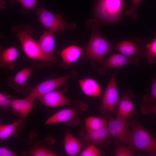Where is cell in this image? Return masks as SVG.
I'll return each mask as SVG.
<instances>
[{"instance_id": "obj_1", "label": "cell", "mask_w": 156, "mask_h": 156, "mask_svg": "<svg viewBox=\"0 0 156 156\" xmlns=\"http://www.w3.org/2000/svg\"><path fill=\"white\" fill-rule=\"evenodd\" d=\"M134 116L129 118L132 130L128 146L133 150L144 151L151 156H156V138L142 126Z\"/></svg>"}, {"instance_id": "obj_2", "label": "cell", "mask_w": 156, "mask_h": 156, "mask_svg": "<svg viewBox=\"0 0 156 156\" xmlns=\"http://www.w3.org/2000/svg\"><path fill=\"white\" fill-rule=\"evenodd\" d=\"M87 27L91 29L92 34L90 40L86 48L88 57L92 60L100 61L105 55L111 51V44L100 34L99 30V24L95 19L88 21Z\"/></svg>"}, {"instance_id": "obj_3", "label": "cell", "mask_w": 156, "mask_h": 156, "mask_svg": "<svg viewBox=\"0 0 156 156\" xmlns=\"http://www.w3.org/2000/svg\"><path fill=\"white\" fill-rule=\"evenodd\" d=\"M12 31L16 34L22 50L28 58L46 63L53 64L43 54L38 42L32 37L34 31L31 27L19 26L13 27Z\"/></svg>"}, {"instance_id": "obj_4", "label": "cell", "mask_w": 156, "mask_h": 156, "mask_svg": "<svg viewBox=\"0 0 156 156\" xmlns=\"http://www.w3.org/2000/svg\"><path fill=\"white\" fill-rule=\"evenodd\" d=\"M37 14L38 21L42 26L54 32L63 33L66 29H73L76 26L75 24L66 22L60 14H53L42 7L38 10Z\"/></svg>"}, {"instance_id": "obj_5", "label": "cell", "mask_w": 156, "mask_h": 156, "mask_svg": "<svg viewBox=\"0 0 156 156\" xmlns=\"http://www.w3.org/2000/svg\"><path fill=\"white\" fill-rule=\"evenodd\" d=\"M107 120L109 137L116 140L124 145L128 144L131 132L129 130L130 124L127 119L116 116L110 117Z\"/></svg>"}, {"instance_id": "obj_6", "label": "cell", "mask_w": 156, "mask_h": 156, "mask_svg": "<svg viewBox=\"0 0 156 156\" xmlns=\"http://www.w3.org/2000/svg\"><path fill=\"white\" fill-rule=\"evenodd\" d=\"M36 134L34 132L29 135V143L31 147L29 151L25 155L31 156H57L51 147L55 142L51 137L48 136L43 141L37 140Z\"/></svg>"}, {"instance_id": "obj_7", "label": "cell", "mask_w": 156, "mask_h": 156, "mask_svg": "<svg viewBox=\"0 0 156 156\" xmlns=\"http://www.w3.org/2000/svg\"><path fill=\"white\" fill-rule=\"evenodd\" d=\"M116 79V74L113 73L106 87L102 100L101 107L102 113L113 112L117 110L119 101Z\"/></svg>"}, {"instance_id": "obj_8", "label": "cell", "mask_w": 156, "mask_h": 156, "mask_svg": "<svg viewBox=\"0 0 156 156\" xmlns=\"http://www.w3.org/2000/svg\"><path fill=\"white\" fill-rule=\"evenodd\" d=\"M36 67V64H33L21 69L14 75L9 78L7 81L8 85L15 92H21L27 94V95L33 88L28 86L27 81Z\"/></svg>"}, {"instance_id": "obj_9", "label": "cell", "mask_w": 156, "mask_h": 156, "mask_svg": "<svg viewBox=\"0 0 156 156\" xmlns=\"http://www.w3.org/2000/svg\"><path fill=\"white\" fill-rule=\"evenodd\" d=\"M123 7L122 0H100L96 10L102 18L114 21L119 18Z\"/></svg>"}, {"instance_id": "obj_10", "label": "cell", "mask_w": 156, "mask_h": 156, "mask_svg": "<svg viewBox=\"0 0 156 156\" xmlns=\"http://www.w3.org/2000/svg\"><path fill=\"white\" fill-rule=\"evenodd\" d=\"M70 77L68 75L43 81L33 88L27 96L35 99L66 85Z\"/></svg>"}, {"instance_id": "obj_11", "label": "cell", "mask_w": 156, "mask_h": 156, "mask_svg": "<svg viewBox=\"0 0 156 156\" xmlns=\"http://www.w3.org/2000/svg\"><path fill=\"white\" fill-rule=\"evenodd\" d=\"M78 114V111L73 108L61 109L49 117L45 125L63 123L68 125H78L81 121Z\"/></svg>"}, {"instance_id": "obj_12", "label": "cell", "mask_w": 156, "mask_h": 156, "mask_svg": "<svg viewBox=\"0 0 156 156\" xmlns=\"http://www.w3.org/2000/svg\"><path fill=\"white\" fill-rule=\"evenodd\" d=\"M115 48L121 54L127 56H132L140 59L144 56L145 46L139 39L121 41L116 44Z\"/></svg>"}, {"instance_id": "obj_13", "label": "cell", "mask_w": 156, "mask_h": 156, "mask_svg": "<svg viewBox=\"0 0 156 156\" xmlns=\"http://www.w3.org/2000/svg\"><path fill=\"white\" fill-rule=\"evenodd\" d=\"M140 59L136 57H130L122 54L114 53L105 62L100 69L99 72L101 74L104 75L109 69L130 64L138 65L140 63Z\"/></svg>"}, {"instance_id": "obj_14", "label": "cell", "mask_w": 156, "mask_h": 156, "mask_svg": "<svg viewBox=\"0 0 156 156\" xmlns=\"http://www.w3.org/2000/svg\"><path fill=\"white\" fill-rule=\"evenodd\" d=\"M44 105L56 107L69 105L68 99L61 91L54 90L37 98Z\"/></svg>"}, {"instance_id": "obj_15", "label": "cell", "mask_w": 156, "mask_h": 156, "mask_svg": "<svg viewBox=\"0 0 156 156\" xmlns=\"http://www.w3.org/2000/svg\"><path fill=\"white\" fill-rule=\"evenodd\" d=\"M133 97V93L129 90L122 94L119 101L116 116L127 119L135 115L136 112L135 110V104L132 101Z\"/></svg>"}, {"instance_id": "obj_16", "label": "cell", "mask_w": 156, "mask_h": 156, "mask_svg": "<svg viewBox=\"0 0 156 156\" xmlns=\"http://www.w3.org/2000/svg\"><path fill=\"white\" fill-rule=\"evenodd\" d=\"M54 32L49 30L44 31L37 41L43 54L53 64L57 62L53 55L55 41Z\"/></svg>"}, {"instance_id": "obj_17", "label": "cell", "mask_w": 156, "mask_h": 156, "mask_svg": "<svg viewBox=\"0 0 156 156\" xmlns=\"http://www.w3.org/2000/svg\"><path fill=\"white\" fill-rule=\"evenodd\" d=\"M18 56V51L14 46L0 48V66L12 70L15 67V62Z\"/></svg>"}, {"instance_id": "obj_18", "label": "cell", "mask_w": 156, "mask_h": 156, "mask_svg": "<svg viewBox=\"0 0 156 156\" xmlns=\"http://www.w3.org/2000/svg\"><path fill=\"white\" fill-rule=\"evenodd\" d=\"M34 100L27 96L24 99H13L11 109L21 118H25L31 110Z\"/></svg>"}, {"instance_id": "obj_19", "label": "cell", "mask_w": 156, "mask_h": 156, "mask_svg": "<svg viewBox=\"0 0 156 156\" xmlns=\"http://www.w3.org/2000/svg\"><path fill=\"white\" fill-rule=\"evenodd\" d=\"M25 123L21 118L15 120L12 123L1 125L0 126V140L3 141L10 137L17 136L18 133L25 127Z\"/></svg>"}, {"instance_id": "obj_20", "label": "cell", "mask_w": 156, "mask_h": 156, "mask_svg": "<svg viewBox=\"0 0 156 156\" xmlns=\"http://www.w3.org/2000/svg\"><path fill=\"white\" fill-rule=\"evenodd\" d=\"M79 87L83 92L86 95L96 97L102 95L101 89L98 82L90 78H86L79 80Z\"/></svg>"}, {"instance_id": "obj_21", "label": "cell", "mask_w": 156, "mask_h": 156, "mask_svg": "<svg viewBox=\"0 0 156 156\" xmlns=\"http://www.w3.org/2000/svg\"><path fill=\"white\" fill-rule=\"evenodd\" d=\"M108 138L109 133L106 127L96 130L86 131L82 139L94 145H101L104 143Z\"/></svg>"}, {"instance_id": "obj_22", "label": "cell", "mask_w": 156, "mask_h": 156, "mask_svg": "<svg viewBox=\"0 0 156 156\" xmlns=\"http://www.w3.org/2000/svg\"><path fill=\"white\" fill-rule=\"evenodd\" d=\"M63 143L64 150L67 155L75 156L79 152L81 146L79 141L69 132H65Z\"/></svg>"}, {"instance_id": "obj_23", "label": "cell", "mask_w": 156, "mask_h": 156, "mask_svg": "<svg viewBox=\"0 0 156 156\" xmlns=\"http://www.w3.org/2000/svg\"><path fill=\"white\" fill-rule=\"evenodd\" d=\"M82 53V49L81 47L71 45L63 49L60 55L64 63L67 65H70L80 57Z\"/></svg>"}, {"instance_id": "obj_24", "label": "cell", "mask_w": 156, "mask_h": 156, "mask_svg": "<svg viewBox=\"0 0 156 156\" xmlns=\"http://www.w3.org/2000/svg\"><path fill=\"white\" fill-rule=\"evenodd\" d=\"M86 131L99 130L106 127L107 120L104 118L90 116L86 118L85 122Z\"/></svg>"}, {"instance_id": "obj_25", "label": "cell", "mask_w": 156, "mask_h": 156, "mask_svg": "<svg viewBox=\"0 0 156 156\" xmlns=\"http://www.w3.org/2000/svg\"><path fill=\"white\" fill-rule=\"evenodd\" d=\"M144 56L150 64H153L156 62V36L145 46Z\"/></svg>"}, {"instance_id": "obj_26", "label": "cell", "mask_w": 156, "mask_h": 156, "mask_svg": "<svg viewBox=\"0 0 156 156\" xmlns=\"http://www.w3.org/2000/svg\"><path fill=\"white\" fill-rule=\"evenodd\" d=\"M117 141L116 143V146L114 152L115 156H133L135 154L133 150L128 146Z\"/></svg>"}, {"instance_id": "obj_27", "label": "cell", "mask_w": 156, "mask_h": 156, "mask_svg": "<svg viewBox=\"0 0 156 156\" xmlns=\"http://www.w3.org/2000/svg\"><path fill=\"white\" fill-rule=\"evenodd\" d=\"M103 155V153L93 144L86 148L79 154L80 156H100Z\"/></svg>"}, {"instance_id": "obj_28", "label": "cell", "mask_w": 156, "mask_h": 156, "mask_svg": "<svg viewBox=\"0 0 156 156\" xmlns=\"http://www.w3.org/2000/svg\"><path fill=\"white\" fill-rule=\"evenodd\" d=\"M151 87L150 94L142 97V102L156 103V76L153 79Z\"/></svg>"}, {"instance_id": "obj_29", "label": "cell", "mask_w": 156, "mask_h": 156, "mask_svg": "<svg viewBox=\"0 0 156 156\" xmlns=\"http://www.w3.org/2000/svg\"><path fill=\"white\" fill-rule=\"evenodd\" d=\"M11 96L5 93H0V107L4 110L11 109V105L12 100Z\"/></svg>"}, {"instance_id": "obj_30", "label": "cell", "mask_w": 156, "mask_h": 156, "mask_svg": "<svg viewBox=\"0 0 156 156\" xmlns=\"http://www.w3.org/2000/svg\"><path fill=\"white\" fill-rule=\"evenodd\" d=\"M11 3L18 2L22 8L27 10H30L36 8V0H8Z\"/></svg>"}, {"instance_id": "obj_31", "label": "cell", "mask_w": 156, "mask_h": 156, "mask_svg": "<svg viewBox=\"0 0 156 156\" xmlns=\"http://www.w3.org/2000/svg\"><path fill=\"white\" fill-rule=\"evenodd\" d=\"M140 110L144 115L152 112L156 115V103L142 102L140 105Z\"/></svg>"}, {"instance_id": "obj_32", "label": "cell", "mask_w": 156, "mask_h": 156, "mask_svg": "<svg viewBox=\"0 0 156 156\" xmlns=\"http://www.w3.org/2000/svg\"><path fill=\"white\" fill-rule=\"evenodd\" d=\"M141 0H132L131 7L125 12V14L129 16L134 19H137L138 17L137 10Z\"/></svg>"}, {"instance_id": "obj_33", "label": "cell", "mask_w": 156, "mask_h": 156, "mask_svg": "<svg viewBox=\"0 0 156 156\" xmlns=\"http://www.w3.org/2000/svg\"><path fill=\"white\" fill-rule=\"evenodd\" d=\"M0 156H16L17 154L10 150L4 147L0 148Z\"/></svg>"}, {"instance_id": "obj_34", "label": "cell", "mask_w": 156, "mask_h": 156, "mask_svg": "<svg viewBox=\"0 0 156 156\" xmlns=\"http://www.w3.org/2000/svg\"><path fill=\"white\" fill-rule=\"evenodd\" d=\"M0 6L1 8H4L5 6V3L3 1L0 0Z\"/></svg>"}]
</instances>
